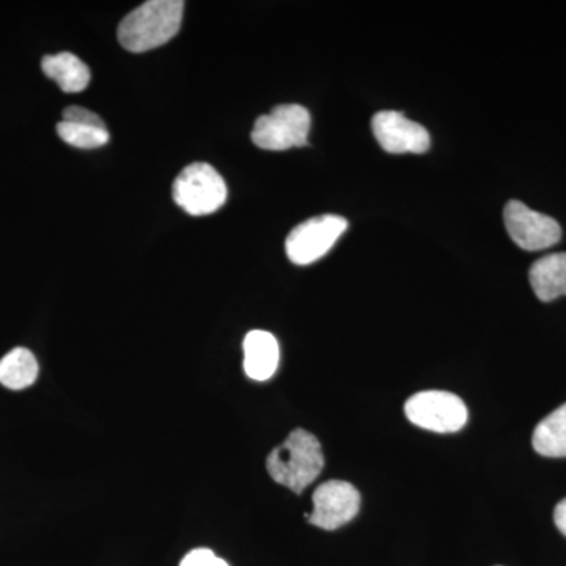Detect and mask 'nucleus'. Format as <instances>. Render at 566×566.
<instances>
[{"label": "nucleus", "instance_id": "nucleus-3", "mask_svg": "<svg viewBox=\"0 0 566 566\" xmlns=\"http://www.w3.org/2000/svg\"><path fill=\"white\" fill-rule=\"evenodd\" d=\"M174 200L191 216L212 214L226 203L227 185L210 164L193 163L175 180Z\"/></svg>", "mask_w": 566, "mask_h": 566}, {"label": "nucleus", "instance_id": "nucleus-16", "mask_svg": "<svg viewBox=\"0 0 566 566\" xmlns=\"http://www.w3.org/2000/svg\"><path fill=\"white\" fill-rule=\"evenodd\" d=\"M63 120L106 128V125H104V122L98 114L84 109V107L81 106H70L69 109H65V112H63Z\"/></svg>", "mask_w": 566, "mask_h": 566}, {"label": "nucleus", "instance_id": "nucleus-17", "mask_svg": "<svg viewBox=\"0 0 566 566\" xmlns=\"http://www.w3.org/2000/svg\"><path fill=\"white\" fill-rule=\"evenodd\" d=\"M180 566H229L210 549H193L181 560Z\"/></svg>", "mask_w": 566, "mask_h": 566}, {"label": "nucleus", "instance_id": "nucleus-5", "mask_svg": "<svg viewBox=\"0 0 566 566\" xmlns=\"http://www.w3.org/2000/svg\"><path fill=\"white\" fill-rule=\"evenodd\" d=\"M406 417L416 427L434 433H457L468 422V408L457 395L427 390L412 395L405 405Z\"/></svg>", "mask_w": 566, "mask_h": 566}, {"label": "nucleus", "instance_id": "nucleus-15", "mask_svg": "<svg viewBox=\"0 0 566 566\" xmlns=\"http://www.w3.org/2000/svg\"><path fill=\"white\" fill-rule=\"evenodd\" d=\"M57 133L71 147L84 148V150L103 147L109 142V133L106 128L82 125V123L62 120L57 125Z\"/></svg>", "mask_w": 566, "mask_h": 566}, {"label": "nucleus", "instance_id": "nucleus-8", "mask_svg": "<svg viewBox=\"0 0 566 566\" xmlns=\"http://www.w3.org/2000/svg\"><path fill=\"white\" fill-rule=\"evenodd\" d=\"M360 509V494L348 482L331 480L316 488L314 493V510L307 513L308 523L324 528L335 531L345 526L356 517Z\"/></svg>", "mask_w": 566, "mask_h": 566}, {"label": "nucleus", "instance_id": "nucleus-1", "mask_svg": "<svg viewBox=\"0 0 566 566\" xmlns=\"http://www.w3.org/2000/svg\"><path fill=\"white\" fill-rule=\"evenodd\" d=\"M185 2L150 0L132 11L118 25V41L126 51L147 52L174 39L181 28Z\"/></svg>", "mask_w": 566, "mask_h": 566}, {"label": "nucleus", "instance_id": "nucleus-6", "mask_svg": "<svg viewBox=\"0 0 566 566\" xmlns=\"http://www.w3.org/2000/svg\"><path fill=\"white\" fill-rule=\"evenodd\" d=\"M346 229L348 221L342 216L324 214L308 219L290 232L285 243L286 255L300 266L314 263L334 248Z\"/></svg>", "mask_w": 566, "mask_h": 566}, {"label": "nucleus", "instance_id": "nucleus-4", "mask_svg": "<svg viewBox=\"0 0 566 566\" xmlns=\"http://www.w3.org/2000/svg\"><path fill=\"white\" fill-rule=\"evenodd\" d=\"M311 114L300 104H282L262 115L252 129L253 144L263 150L283 151L307 145Z\"/></svg>", "mask_w": 566, "mask_h": 566}, {"label": "nucleus", "instance_id": "nucleus-11", "mask_svg": "<svg viewBox=\"0 0 566 566\" xmlns=\"http://www.w3.org/2000/svg\"><path fill=\"white\" fill-rule=\"evenodd\" d=\"M532 290L543 303L566 296V253H553L532 264L528 271Z\"/></svg>", "mask_w": 566, "mask_h": 566}, {"label": "nucleus", "instance_id": "nucleus-14", "mask_svg": "<svg viewBox=\"0 0 566 566\" xmlns=\"http://www.w3.org/2000/svg\"><path fill=\"white\" fill-rule=\"evenodd\" d=\"M39 378V363L29 349L14 348L0 359V385L22 390Z\"/></svg>", "mask_w": 566, "mask_h": 566}, {"label": "nucleus", "instance_id": "nucleus-2", "mask_svg": "<svg viewBox=\"0 0 566 566\" xmlns=\"http://www.w3.org/2000/svg\"><path fill=\"white\" fill-rule=\"evenodd\" d=\"M324 468L322 444L314 434L297 428L283 444L275 447L266 460L271 479L301 494L314 483Z\"/></svg>", "mask_w": 566, "mask_h": 566}, {"label": "nucleus", "instance_id": "nucleus-9", "mask_svg": "<svg viewBox=\"0 0 566 566\" xmlns=\"http://www.w3.org/2000/svg\"><path fill=\"white\" fill-rule=\"evenodd\" d=\"M371 128L382 150L392 155H422L430 148V134L427 129L419 123L409 120L401 112H378L371 120Z\"/></svg>", "mask_w": 566, "mask_h": 566}, {"label": "nucleus", "instance_id": "nucleus-13", "mask_svg": "<svg viewBox=\"0 0 566 566\" xmlns=\"http://www.w3.org/2000/svg\"><path fill=\"white\" fill-rule=\"evenodd\" d=\"M532 444L539 455L566 457V403L536 424Z\"/></svg>", "mask_w": 566, "mask_h": 566}, {"label": "nucleus", "instance_id": "nucleus-18", "mask_svg": "<svg viewBox=\"0 0 566 566\" xmlns=\"http://www.w3.org/2000/svg\"><path fill=\"white\" fill-rule=\"evenodd\" d=\"M554 521H556V526L558 531L562 532L566 536V499L560 502L556 506V512H554Z\"/></svg>", "mask_w": 566, "mask_h": 566}, {"label": "nucleus", "instance_id": "nucleus-10", "mask_svg": "<svg viewBox=\"0 0 566 566\" xmlns=\"http://www.w3.org/2000/svg\"><path fill=\"white\" fill-rule=\"evenodd\" d=\"M279 344L266 331H252L244 338V370L253 381H268L279 367Z\"/></svg>", "mask_w": 566, "mask_h": 566}, {"label": "nucleus", "instance_id": "nucleus-12", "mask_svg": "<svg viewBox=\"0 0 566 566\" xmlns=\"http://www.w3.org/2000/svg\"><path fill=\"white\" fill-rule=\"evenodd\" d=\"M41 69L65 93H80L91 84V70L71 52L46 55L41 61Z\"/></svg>", "mask_w": 566, "mask_h": 566}, {"label": "nucleus", "instance_id": "nucleus-7", "mask_svg": "<svg viewBox=\"0 0 566 566\" xmlns=\"http://www.w3.org/2000/svg\"><path fill=\"white\" fill-rule=\"evenodd\" d=\"M506 232L524 251H543L557 244L562 229L556 219L534 211L520 200H510L504 210Z\"/></svg>", "mask_w": 566, "mask_h": 566}]
</instances>
